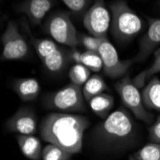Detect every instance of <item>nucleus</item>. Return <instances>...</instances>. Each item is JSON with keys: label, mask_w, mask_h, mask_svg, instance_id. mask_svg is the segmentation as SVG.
Here are the masks:
<instances>
[{"label": "nucleus", "mask_w": 160, "mask_h": 160, "mask_svg": "<svg viewBox=\"0 0 160 160\" xmlns=\"http://www.w3.org/2000/svg\"><path fill=\"white\" fill-rule=\"evenodd\" d=\"M89 125V120L82 115L52 112L41 121L39 132L45 142L75 154L82 152L83 135Z\"/></svg>", "instance_id": "f257e3e1"}, {"label": "nucleus", "mask_w": 160, "mask_h": 160, "mask_svg": "<svg viewBox=\"0 0 160 160\" xmlns=\"http://www.w3.org/2000/svg\"><path fill=\"white\" fill-rule=\"evenodd\" d=\"M135 137L136 126L132 117L126 108H119L95 127L91 142L98 151L113 152L128 148Z\"/></svg>", "instance_id": "f03ea898"}, {"label": "nucleus", "mask_w": 160, "mask_h": 160, "mask_svg": "<svg viewBox=\"0 0 160 160\" xmlns=\"http://www.w3.org/2000/svg\"><path fill=\"white\" fill-rule=\"evenodd\" d=\"M110 12V32L118 42L129 41L142 31L141 18L124 0H116L111 3Z\"/></svg>", "instance_id": "7ed1b4c3"}, {"label": "nucleus", "mask_w": 160, "mask_h": 160, "mask_svg": "<svg viewBox=\"0 0 160 160\" xmlns=\"http://www.w3.org/2000/svg\"><path fill=\"white\" fill-rule=\"evenodd\" d=\"M46 108L62 113H77L86 110L82 87L69 83L62 88L49 93L43 99Z\"/></svg>", "instance_id": "20e7f679"}, {"label": "nucleus", "mask_w": 160, "mask_h": 160, "mask_svg": "<svg viewBox=\"0 0 160 160\" xmlns=\"http://www.w3.org/2000/svg\"><path fill=\"white\" fill-rule=\"evenodd\" d=\"M44 30L60 44L71 48L79 44V35L68 12L58 11L52 13L44 24Z\"/></svg>", "instance_id": "39448f33"}, {"label": "nucleus", "mask_w": 160, "mask_h": 160, "mask_svg": "<svg viewBox=\"0 0 160 160\" xmlns=\"http://www.w3.org/2000/svg\"><path fill=\"white\" fill-rule=\"evenodd\" d=\"M115 89L120 96L124 107L132 111L134 117L145 123L152 122V114L147 110L143 102L142 93L128 76L124 77L121 81L116 82Z\"/></svg>", "instance_id": "423d86ee"}, {"label": "nucleus", "mask_w": 160, "mask_h": 160, "mask_svg": "<svg viewBox=\"0 0 160 160\" xmlns=\"http://www.w3.org/2000/svg\"><path fill=\"white\" fill-rule=\"evenodd\" d=\"M2 54L1 61L23 60L29 54V45L18 30V25L11 21L8 23L1 37Z\"/></svg>", "instance_id": "0eeeda50"}, {"label": "nucleus", "mask_w": 160, "mask_h": 160, "mask_svg": "<svg viewBox=\"0 0 160 160\" xmlns=\"http://www.w3.org/2000/svg\"><path fill=\"white\" fill-rule=\"evenodd\" d=\"M82 23L90 35L99 38H107L110 29L111 18L104 0H94L83 14Z\"/></svg>", "instance_id": "6e6552de"}, {"label": "nucleus", "mask_w": 160, "mask_h": 160, "mask_svg": "<svg viewBox=\"0 0 160 160\" xmlns=\"http://www.w3.org/2000/svg\"><path fill=\"white\" fill-rule=\"evenodd\" d=\"M99 54L103 61V69L107 76L117 79L126 75L132 63V61H122L118 56L115 47L105 38H102Z\"/></svg>", "instance_id": "1a4fd4ad"}, {"label": "nucleus", "mask_w": 160, "mask_h": 160, "mask_svg": "<svg viewBox=\"0 0 160 160\" xmlns=\"http://www.w3.org/2000/svg\"><path fill=\"white\" fill-rule=\"evenodd\" d=\"M6 128L18 135H35L38 129V120L31 108H21L8 119Z\"/></svg>", "instance_id": "9d476101"}, {"label": "nucleus", "mask_w": 160, "mask_h": 160, "mask_svg": "<svg viewBox=\"0 0 160 160\" xmlns=\"http://www.w3.org/2000/svg\"><path fill=\"white\" fill-rule=\"evenodd\" d=\"M158 46H160V18H149L147 32L140 41L139 52L135 60H145Z\"/></svg>", "instance_id": "9b49d317"}, {"label": "nucleus", "mask_w": 160, "mask_h": 160, "mask_svg": "<svg viewBox=\"0 0 160 160\" xmlns=\"http://www.w3.org/2000/svg\"><path fill=\"white\" fill-rule=\"evenodd\" d=\"M53 6L52 0H25L19 10L33 25H39Z\"/></svg>", "instance_id": "f8f14e48"}, {"label": "nucleus", "mask_w": 160, "mask_h": 160, "mask_svg": "<svg viewBox=\"0 0 160 160\" xmlns=\"http://www.w3.org/2000/svg\"><path fill=\"white\" fill-rule=\"evenodd\" d=\"M12 89L22 101L30 102L38 97L40 85L35 78H20L14 80Z\"/></svg>", "instance_id": "ddd939ff"}, {"label": "nucleus", "mask_w": 160, "mask_h": 160, "mask_svg": "<svg viewBox=\"0 0 160 160\" xmlns=\"http://www.w3.org/2000/svg\"><path fill=\"white\" fill-rule=\"evenodd\" d=\"M70 61H72L70 50L67 51L62 47H59L50 56L41 60L42 64L45 67V69L49 71L50 73L54 74L62 72Z\"/></svg>", "instance_id": "4468645a"}, {"label": "nucleus", "mask_w": 160, "mask_h": 160, "mask_svg": "<svg viewBox=\"0 0 160 160\" xmlns=\"http://www.w3.org/2000/svg\"><path fill=\"white\" fill-rule=\"evenodd\" d=\"M141 93L146 108L160 112V80L152 77L145 84Z\"/></svg>", "instance_id": "2eb2a0df"}, {"label": "nucleus", "mask_w": 160, "mask_h": 160, "mask_svg": "<svg viewBox=\"0 0 160 160\" xmlns=\"http://www.w3.org/2000/svg\"><path fill=\"white\" fill-rule=\"evenodd\" d=\"M71 59L75 63H82L86 66L91 72H99L103 69V61L98 52L84 51L80 52L75 47L70 50Z\"/></svg>", "instance_id": "dca6fc26"}, {"label": "nucleus", "mask_w": 160, "mask_h": 160, "mask_svg": "<svg viewBox=\"0 0 160 160\" xmlns=\"http://www.w3.org/2000/svg\"><path fill=\"white\" fill-rule=\"evenodd\" d=\"M18 144L23 155L31 160L42 158V147L40 140L35 135H18Z\"/></svg>", "instance_id": "f3484780"}, {"label": "nucleus", "mask_w": 160, "mask_h": 160, "mask_svg": "<svg viewBox=\"0 0 160 160\" xmlns=\"http://www.w3.org/2000/svg\"><path fill=\"white\" fill-rule=\"evenodd\" d=\"M88 105L94 114L102 119H106L111 113L114 106V98L107 93H101L88 101Z\"/></svg>", "instance_id": "a211bd4d"}, {"label": "nucleus", "mask_w": 160, "mask_h": 160, "mask_svg": "<svg viewBox=\"0 0 160 160\" xmlns=\"http://www.w3.org/2000/svg\"><path fill=\"white\" fill-rule=\"evenodd\" d=\"M108 89V85L104 79L99 75L91 76L82 86V92L85 101L88 102L91 98L101 93H104Z\"/></svg>", "instance_id": "6ab92c4d"}, {"label": "nucleus", "mask_w": 160, "mask_h": 160, "mask_svg": "<svg viewBox=\"0 0 160 160\" xmlns=\"http://www.w3.org/2000/svg\"><path fill=\"white\" fill-rule=\"evenodd\" d=\"M158 73H160V51L159 50L155 52L154 61L151 64V66L146 70H143L142 72H140L137 76H135L132 79V82L138 88H143L145 84Z\"/></svg>", "instance_id": "aec40b11"}, {"label": "nucleus", "mask_w": 160, "mask_h": 160, "mask_svg": "<svg viewBox=\"0 0 160 160\" xmlns=\"http://www.w3.org/2000/svg\"><path fill=\"white\" fill-rule=\"evenodd\" d=\"M128 160H160V144L149 143L130 154Z\"/></svg>", "instance_id": "412c9836"}, {"label": "nucleus", "mask_w": 160, "mask_h": 160, "mask_svg": "<svg viewBox=\"0 0 160 160\" xmlns=\"http://www.w3.org/2000/svg\"><path fill=\"white\" fill-rule=\"evenodd\" d=\"M32 44L40 60L45 59L46 57L50 56L54 53L60 46L57 44V42L48 38H34L31 39Z\"/></svg>", "instance_id": "4be33fe9"}, {"label": "nucleus", "mask_w": 160, "mask_h": 160, "mask_svg": "<svg viewBox=\"0 0 160 160\" xmlns=\"http://www.w3.org/2000/svg\"><path fill=\"white\" fill-rule=\"evenodd\" d=\"M68 77L71 81V83L83 86V84L91 77V71L82 63H75L70 68Z\"/></svg>", "instance_id": "5701e85b"}, {"label": "nucleus", "mask_w": 160, "mask_h": 160, "mask_svg": "<svg viewBox=\"0 0 160 160\" xmlns=\"http://www.w3.org/2000/svg\"><path fill=\"white\" fill-rule=\"evenodd\" d=\"M72 154L54 144H48L43 148L42 160H71Z\"/></svg>", "instance_id": "b1692460"}, {"label": "nucleus", "mask_w": 160, "mask_h": 160, "mask_svg": "<svg viewBox=\"0 0 160 160\" xmlns=\"http://www.w3.org/2000/svg\"><path fill=\"white\" fill-rule=\"evenodd\" d=\"M62 1L72 12L82 14L87 12L94 0H62Z\"/></svg>", "instance_id": "393cba45"}, {"label": "nucleus", "mask_w": 160, "mask_h": 160, "mask_svg": "<svg viewBox=\"0 0 160 160\" xmlns=\"http://www.w3.org/2000/svg\"><path fill=\"white\" fill-rule=\"evenodd\" d=\"M101 41L102 38L94 37L90 34L89 35L79 34V43H81L86 51H93L99 53Z\"/></svg>", "instance_id": "a878e982"}, {"label": "nucleus", "mask_w": 160, "mask_h": 160, "mask_svg": "<svg viewBox=\"0 0 160 160\" xmlns=\"http://www.w3.org/2000/svg\"><path fill=\"white\" fill-rule=\"evenodd\" d=\"M149 136L152 143L160 144V116H158L155 122L150 127Z\"/></svg>", "instance_id": "bb28decb"}]
</instances>
